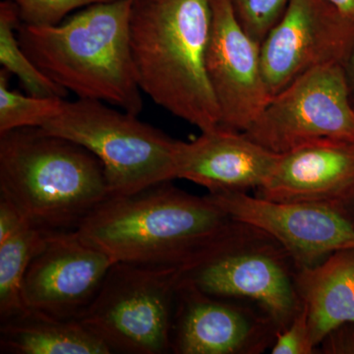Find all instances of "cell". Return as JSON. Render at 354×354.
<instances>
[{"label":"cell","mask_w":354,"mask_h":354,"mask_svg":"<svg viewBox=\"0 0 354 354\" xmlns=\"http://www.w3.org/2000/svg\"><path fill=\"white\" fill-rule=\"evenodd\" d=\"M212 0H132L129 39L142 92L201 132L221 127L207 74Z\"/></svg>","instance_id":"6da1fadb"},{"label":"cell","mask_w":354,"mask_h":354,"mask_svg":"<svg viewBox=\"0 0 354 354\" xmlns=\"http://www.w3.org/2000/svg\"><path fill=\"white\" fill-rule=\"evenodd\" d=\"M234 221L208 195L195 196L165 181L106 198L76 230L114 263L179 268Z\"/></svg>","instance_id":"7a4b0ae2"},{"label":"cell","mask_w":354,"mask_h":354,"mask_svg":"<svg viewBox=\"0 0 354 354\" xmlns=\"http://www.w3.org/2000/svg\"><path fill=\"white\" fill-rule=\"evenodd\" d=\"M131 4H93L55 26L20 23L18 39L32 62L77 99L108 102L138 115L143 92L130 48Z\"/></svg>","instance_id":"3957f363"},{"label":"cell","mask_w":354,"mask_h":354,"mask_svg":"<svg viewBox=\"0 0 354 354\" xmlns=\"http://www.w3.org/2000/svg\"><path fill=\"white\" fill-rule=\"evenodd\" d=\"M109 196L102 162L83 146L39 127L0 134V197L35 227L75 230Z\"/></svg>","instance_id":"277c9868"},{"label":"cell","mask_w":354,"mask_h":354,"mask_svg":"<svg viewBox=\"0 0 354 354\" xmlns=\"http://www.w3.org/2000/svg\"><path fill=\"white\" fill-rule=\"evenodd\" d=\"M297 271L278 241L235 221L178 268V281L213 297L256 305L281 332L302 308Z\"/></svg>","instance_id":"5b68a950"},{"label":"cell","mask_w":354,"mask_h":354,"mask_svg":"<svg viewBox=\"0 0 354 354\" xmlns=\"http://www.w3.org/2000/svg\"><path fill=\"white\" fill-rule=\"evenodd\" d=\"M39 128L94 153L104 167L109 197L127 196L176 179L178 140L104 102L64 100L59 113Z\"/></svg>","instance_id":"8992f818"},{"label":"cell","mask_w":354,"mask_h":354,"mask_svg":"<svg viewBox=\"0 0 354 354\" xmlns=\"http://www.w3.org/2000/svg\"><path fill=\"white\" fill-rule=\"evenodd\" d=\"M177 288L178 268L115 262L77 320L111 353H169Z\"/></svg>","instance_id":"52a82bcc"},{"label":"cell","mask_w":354,"mask_h":354,"mask_svg":"<svg viewBox=\"0 0 354 354\" xmlns=\"http://www.w3.org/2000/svg\"><path fill=\"white\" fill-rule=\"evenodd\" d=\"M243 134L279 155L318 144L354 145V108L342 65L300 76L272 97Z\"/></svg>","instance_id":"ba28073f"},{"label":"cell","mask_w":354,"mask_h":354,"mask_svg":"<svg viewBox=\"0 0 354 354\" xmlns=\"http://www.w3.org/2000/svg\"><path fill=\"white\" fill-rule=\"evenodd\" d=\"M208 197L232 220L278 241L298 271L321 264L337 251L354 248V223L341 207L271 201L241 191L209 193Z\"/></svg>","instance_id":"9c48e42d"},{"label":"cell","mask_w":354,"mask_h":354,"mask_svg":"<svg viewBox=\"0 0 354 354\" xmlns=\"http://www.w3.org/2000/svg\"><path fill=\"white\" fill-rule=\"evenodd\" d=\"M354 41V21L327 0H290L261 44V60L272 97L310 70L344 65Z\"/></svg>","instance_id":"30bf717a"},{"label":"cell","mask_w":354,"mask_h":354,"mask_svg":"<svg viewBox=\"0 0 354 354\" xmlns=\"http://www.w3.org/2000/svg\"><path fill=\"white\" fill-rule=\"evenodd\" d=\"M279 332L259 307L207 295L178 281L171 334L176 354H259Z\"/></svg>","instance_id":"8fae6325"},{"label":"cell","mask_w":354,"mask_h":354,"mask_svg":"<svg viewBox=\"0 0 354 354\" xmlns=\"http://www.w3.org/2000/svg\"><path fill=\"white\" fill-rule=\"evenodd\" d=\"M207 74L221 113V127L244 133L271 101L261 44L239 24L230 0H212Z\"/></svg>","instance_id":"7c38bea8"},{"label":"cell","mask_w":354,"mask_h":354,"mask_svg":"<svg viewBox=\"0 0 354 354\" xmlns=\"http://www.w3.org/2000/svg\"><path fill=\"white\" fill-rule=\"evenodd\" d=\"M113 263L86 243L76 230L48 232L46 245L26 272V309L65 320L78 319L94 301Z\"/></svg>","instance_id":"4fadbf2b"},{"label":"cell","mask_w":354,"mask_h":354,"mask_svg":"<svg viewBox=\"0 0 354 354\" xmlns=\"http://www.w3.org/2000/svg\"><path fill=\"white\" fill-rule=\"evenodd\" d=\"M243 133L216 128L191 142L178 141L176 179L203 186L209 193L258 189L279 158Z\"/></svg>","instance_id":"5bb4252c"},{"label":"cell","mask_w":354,"mask_h":354,"mask_svg":"<svg viewBox=\"0 0 354 354\" xmlns=\"http://www.w3.org/2000/svg\"><path fill=\"white\" fill-rule=\"evenodd\" d=\"M353 191L354 145L326 143L279 156L271 176L256 189V196L341 207Z\"/></svg>","instance_id":"9a60e30c"},{"label":"cell","mask_w":354,"mask_h":354,"mask_svg":"<svg viewBox=\"0 0 354 354\" xmlns=\"http://www.w3.org/2000/svg\"><path fill=\"white\" fill-rule=\"evenodd\" d=\"M297 288L318 349L328 333L354 322V248L337 251L321 264L297 271Z\"/></svg>","instance_id":"2e32d148"},{"label":"cell","mask_w":354,"mask_h":354,"mask_svg":"<svg viewBox=\"0 0 354 354\" xmlns=\"http://www.w3.org/2000/svg\"><path fill=\"white\" fill-rule=\"evenodd\" d=\"M1 353L111 354L109 346L80 321L65 320L26 309L1 322Z\"/></svg>","instance_id":"e0dca14e"},{"label":"cell","mask_w":354,"mask_h":354,"mask_svg":"<svg viewBox=\"0 0 354 354\" xmlns=\"http://www.w3.org/2000/svg\"><path fill=\"white\" fill-rule=\"evenodd\" d=\"M50 232L29 223L8 200L0 197V319L25 311L23 283L32 261L46 245Z\"/></svg>","instance_id":"ac0fdd59"},{"label":"cell","mask_w":354,"mask_h":354,"mask_svg":"<svg viewBox=\"0 0 354 354\" xmlns=\"http://www.w3.org/2000/svg\"><path fill=\"white\" fill-rule=\"evenodd\" d=\"M21 23L17 7L11 0L0 3V64L19 79L28 95L65 99L68 91L48 78L23 50L17 36Z\"/></svg>","instance_id":"d6986e66"},{"label":"cell","mask_w":354,"mask_h":354,"mask_svg":"<svg viewBox=\"0 0 354 354\" xmlns=\"http://www.w3.org/2000/svg\"><path fill=\"white\" fill-rule=\"evenodd\" d=\"M9 72L0 70V134L23 127H41L59 113L65 99L24 95L9 88Z\"/></svg>","instance_id":"ffe728a7"},{"label":"cell","mask_w":354,"mask_h":354,"mask_svg":"<svg viewBox=\"0 0 354 354\" xmlns=\"http://www.w3.org/2000/svg\"><path fill=\"white\" fill-rule=\"evenodd\" d=\"M244 31L262 44L283 15L290 0H230Z\"/></svg>","instance_id":"44dd1931"},{"label":"cell","mask_w":354,"mask_h":354,"mask_svg":"<svg viewBox=\"0 0 354 354\" xmlns=\"http://www.w3.org/2000/svg\"><path fill=\"white\" fill-rule=\"evenodd\" d=\"M17 7L21 23L30 26H55L77 9L113 0H11Z\"/></svg>","instance_id":"7402d4cb"},{"label":"cell","mask_w":354,"mask_h":354,"mask_svg":"<svg viewBox=\"0 0 354 354\" xmlns=\"http://www.w3.org/2000/svg\"><path fill=\"white\" fill-rule=\"evenodd\" d=\"M318 351L310 335L308 316L304 305L290 325L277 334L272 354H313Z\"/></svg>","instance_id":"603a6c76"},{"label":"cell","mask_w":354,"mask_h":354,"mask_svg":"<svg viewBox=\"0 0 354 354\" xmlns=\"http://www.w3.org/2000/svg\"><path fill=\"white\" fill-rule=\"evenodd\" d=\"M318 351L324 354H354V322L342 324L328 333Z\"/></svg>","instance_id":"cb8c5ba5"},{"label":"cell","mask_w":354,"mask_h":354,"mask_svg":"<svg viewBox=\"0 0 354 354\" xmlns=\"http://www.w3.org/2000/svg\"><path fill=\"white\" fill-rule=\"evenodd\" d=\"M342 67H344V74H346L349 97H351V104H353L354 108V41L351 50H349L348 57H346Z\"/></svg>","instance_id":"d4e9b609"},{"label":"cell","mask_w":354,"mask_h":354,"mask_svg":"<svg viewBox=\"0 0 354 354\" xmlns=\"http://www.w3.org/2000/svg\"><path fill=\"white\" fill-rule=\"evenodd\" d=\"M327 1L342 16L354 21V0H327Z\"/></svg>","instance_id":"484cf974"},{"label":"cell","mask_w":354,"mask_h":354,"mask_svg":"<svg viewBox=\"0 0 354 354\" xmlns=\"http://www.w3.org/2000/svg\"><path fill=\"white\" fill-rule=\"evenodd\" d=\"M341 208L346 212V215H348L349 218L354 223V191L351 193V196L344 202Z\"/></svg>","instance_id":"4316f807"}]
</instances>
